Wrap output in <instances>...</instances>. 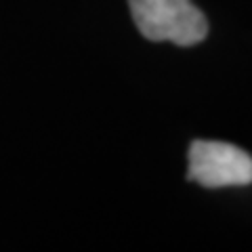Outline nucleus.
Here are the masks:
<instances>
[{
	"instance_id": "f257e3e1",
	"label": "nucleus",
	"mask_w": 252,
	"mask_h": 252,
	"mask_svg": "<svg viewBox=\"0 0 252 252\" xmlns=\"http://www.w3.org/2000/svg\"><path fill=\"white\" fill-rule=\"evenodd\" d=\"M137 30L147 40L193 46L208 36V19L191 0H128Z\"/></svg>"
},
{
	"instance_id": "f03ea898",
	"label": "nucleus",
	"mask_w": 252,
	"mask_h": 252,
	"mask_svg": "<svg viewBox=\"0 0 252 252\" xmlns=\"http://www.w3.org/2000/svg\"><path fill=\"white\" fill-rule=\"evenodd\" d=\"M187 179L202 187H242L252 183V156L225 141H193Z\"/></svg>"
}]
</instances>
